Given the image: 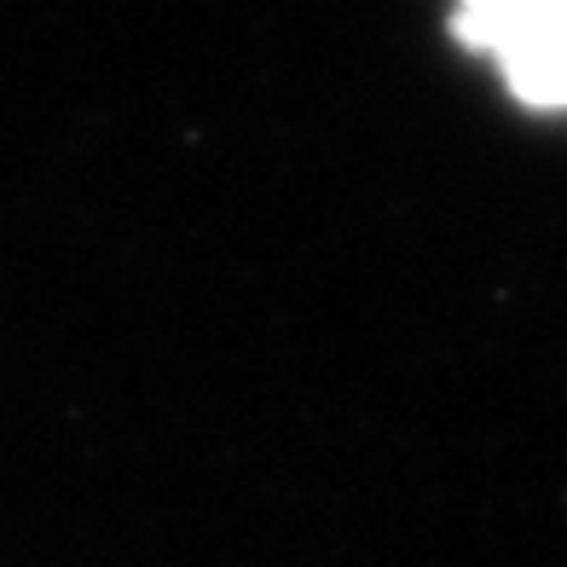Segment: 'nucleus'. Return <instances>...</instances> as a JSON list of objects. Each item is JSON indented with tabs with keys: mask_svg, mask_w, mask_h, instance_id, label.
Listing matches in <instances>:
<instances>
[{
	"mask_svg": "<svg viewBox=\"0 0 567 567\" xmlns=\"http://www.w3.org/2000/svg\"><path fill=\"white\" fill-rule=\"evenodd\" d=\"M452 30L498 59L522 105L567 111V0H457Z\"/></svg>",
	"mask_w": 567,
	"mask_h": 567,
	"instance_id": "1",
	"label": "nucleus"
}]
</instances>
